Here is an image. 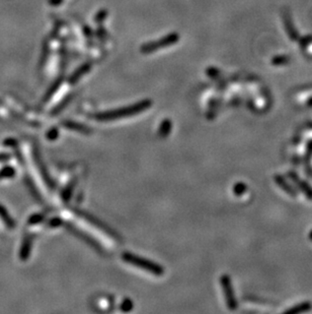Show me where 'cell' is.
Returning a JSON list of instances; mask_svg holds the SVG:
<instances>
[{"label":"cell","instance_id":"obj_7","mask_svg":"<svg viewBox=\"0 0 312 314\" xmlns=\"http://www.w3.org/2000/svg\"><path fill=\"white\" fill-rule=\"evenodd\" d=\"M311 309V303L309 302H302L294 307H292L291 309L286 310V313L288 314H298L301 312H306L308 310Z\"/></svg>","mask_w":312,"mask_h":314},{"label":"cell","instance_id":"obj_11","mask_svg":"<svg viewBox=\"0 0 312 314\" xmlns=\"http://www.w3.org/2000/svg\"><path fill=\"white\" fill-rule=\"evenodd\" d=\"M170 130V122L169 121H164L162 124H161V128H160V134H164L166 135L168 133V131Z\"/></svg>","mask_w":312,"mask_h":314},{"label":"cell","instance_id":"obj_5","mask_svg":"<svg viewBox=\"0 0 312 314\" xmlns=\"http://www.w3.org/2000/svg\"><path fill=\"white\" fill-rule=\"evenodd\" d=\"M290 177H291V179L296 183V185L304 192V194H305L308 199H311L312 200L311 187H310L309 185H307L306 182H304L303 180H301V179L297 176V174H295V173H290Z\"/></svg>","mask_w":312,"mask_h":314},{"label":"cell","instance_id":"obj_8","mask_svg":"<svg viewBox=\"0 0 312 314\" xmlns=\"http://www.w3.org/2000/svg\"><path fill=\"white\" fill-rule=\"evenodd\" d=\"M64 125L70 129H73V130H76V131H79V132H84V133H88L91 132V130L85 126V125H82V124H78V123H75V122H65Z\"/></svg>","mask_w":312,"mask_h":314},{"label":"cell","instance_id":"obj_1","mask_svg":"<svg viewBox=\"0 0 312 314\" xmlns=\"http://www.w3.org/2000/svg\"><path fill=\"white\" fill-rule=\"evenodd\" d=\"M151 101L150 100H144L141 102H138L136 104L130 105L127 107H122L119 109H115V110H110L107 112H103V113H99L95 115L96 120L98 121H114L123 117H129V116H133L136 114H139L143 111H145L146 109L151 107Z\"/></svg>","mask_w":312,"mask_h":314},{"label":"cell","instance_id":"obj_12","mask_svg":"<svg viewBox=\"0 0 312 314\" xmlns=\"http://www.w3.org/2000/svg\"><path fill=\"white\" fill-rule=\"evenodd\" d=\"M310 238H311L312 239V232H311V234H310Z\"/></svg>","mask_w":312,"mask_h":314},{"label":"cell","instance_id":"obj_9","mask_svg":"<svg viewBox=\"0 0 312 314\" xmlns=\"http://www.w3.org/2000/svg\"><path fill=\"white\" fill-rule=\"evenodd\" d=\"M275 180H276V182L279 184V186L283 189V190H285L288 194H290V195H295V193H294V191H293V189L285 182V180H284V178L282 177V176H280V175H277L276 177H275Z\"/></svg>","mask_w":312,"mask_h":314},{"label":"cell","instance_id":"obj_10","mask_svg":"<svg viewBox=\"0 0 312 314\" xmlns=\"http://www.w3.org/2000/svg\"><path fill=\"white\" fill-rule=\"evenodd\" d=\"M106 16H107V11H106L105 9H102V10H100V11L97 13V15L95 16V22H96L97 24H102L104 19L106 18Z\"/></svg>","mask_w":312,"mask_h":314},{"label":"cell","instance_id":"obj_2","mask_svg":"<svg viewBox=\"0 0 312 314\" xmlns=\"http://www.w3.org/2000/svg\"><path fill=\"white\" fill-rule=\"evenodd\" d=\"M123 261H125L136 267H139L141 269H144L146 271H149L155 276H162L163 274V268L157 264L155 262L139 258L135 254H131V253H125L123 254Z\"/></svg>","mask_w":312,"mask_h":314},{"label":"cell","instance_id":"obj_4","mask_svg":"<svg viewBox=\"0 0 312 314\" xmlns=\"http://www.w3.org/2000/svg\"><path fill=\"white\" fill-rule=\"evenodd\" d=\"M221 285L224 291V296H225V300H226V304L227 307L230 310H234L237 307V303L235 300V296H234V292H233V288H232V284L230 281V278L227 276H223L221 279Z\"/></svg>","mask_w":312,"mask_h":314},{"label":"cell","instance_id":"obj_3","mask_svg":"<svg viewBox=\"0 0 312 314\" xmlns=\"http://www.w3.org/2000/svg\"><path fill=\"white\" fill-rule=\"evenodd\" d=\"M180 40V36L176 33H170L164 37H162L159 40L152 41V42H148L142 45L141 47V52L143 54H149V53L155 52L160 49L163 48H167L171 45H174L175 43H177Z\"/></svg>","mask_w":312,"mask_h":314},{"label":"cell","instance_id":"obj_6","mask_svg":"<svg viewBox=\"0 0 312 314\" xmlns=\"http://www.w3.org/2000/svg\"><path fill=\"white\" fill-rule=\"evenodd\" d=\"M91 68H92V64H91V63H85V64L81 65V66H80L77 70H75V72L70 76V80H69L70 83L74 84V83L78 82V81L80 80L81 76H83V75H85L86 73L90 72Z\"/></svg>","mask_w":312,"mask_h":314}]
</instances>
